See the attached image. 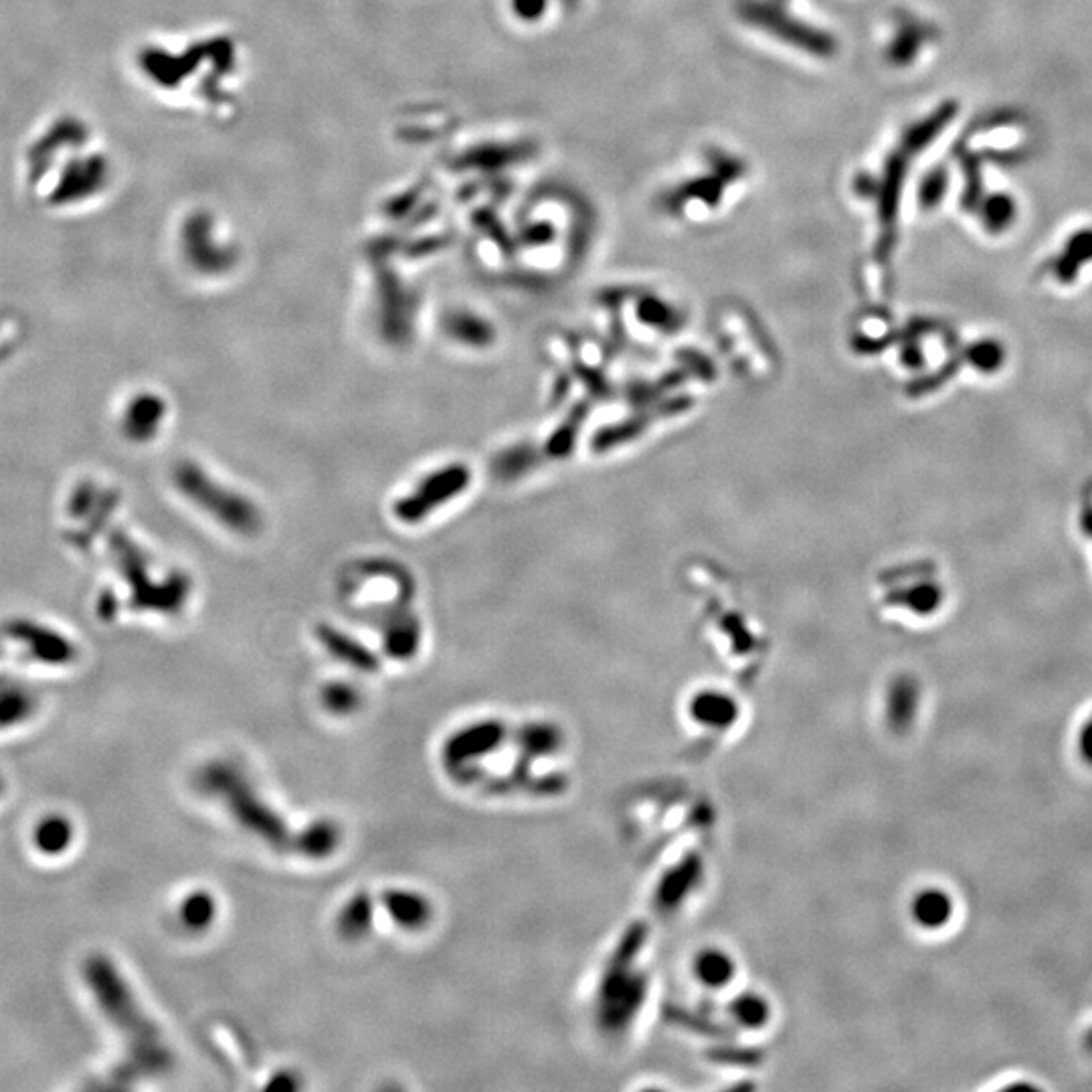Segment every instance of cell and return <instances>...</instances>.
Listing matches in <instances>:
<instances>
[{
	"mask_svg": "<svg viewBox=\"0 0 1092 1092\" xmlns=\"http://www.w3.org/2000/svg\"><path fill=\"white\" fill-rule=\"evenodd\" d=\"M84 979L92 989L104 1018L114 1026L126 1044L128 1064H124L114 1078L122 1080L130 1070L134 1074H156L167 1070L173 1056L163 1044L161 1032L146 1016L114 963L106 957L88 959Z\"/></svg>",
	"mask_w": 1092,
	"mask_h": 1092,
	"instance_id": "cell-1",
	"label": "cell"
},
{
	"mask_svg": "<svg viewBox=\"0 0 1092 1092\" xmlns=\"http://www.w3.org/2000/svg\"><path fill=\"white\" fill-rule=\"evenodd\" d=\"M201 784L217 798H223L229 812L250 831L273 847H295L285 821H281L279 816L273 814L262 798H258L254 788H250L246 779L238 771H233V767L223 763L207 767Z\"/></svg>",
	"mask_w": 1092,
	"mask_h": 1092,
	"instance_id": "cell-2",
	"label": "cell"
},
{
	"mask_svg": "<svg viewBox=\"0 0 1092 1092\" xmlns=\"http://www.w3.org/2000/svg\"><path fill=\"white\" fill-rule=\"evenodd\" d=\"M739 973V963L731 951L709 945L696 951L690 963V975L698 987L705 991H725L733 985Z\"/></svg>",
	"mask_w": 1092,
	"mask_h": 1092,
	"instance_id": "cell-3",
	"label": "cell"
},
{
	"mask_svg": "<svg viewBox=\"0 0 1092 1092\" xmlns=\"http://www.w3.org/2000/svg\"><path fill=\"white\" fill-rule=\"evenodd\" d=\"M384 910L403 928H423L431 916V902L415 890H386L380 898Z\"/></svg>",
	"mask_w": 1092,
	"mask_h": 1092,
	"instance_id": "cell-4",
	"label": "cell"
},
{
	"mask_svg": "<svg viewBox=\"0 0 1092 1092\" xmlns=\"http://www.w3.org/2000/svg\"><path fill=\"white\" fill-rule=\"evenodd\" d=\"M692 723L709 731H727L739 719L735 702L725 694H700L690 707Z\"/></svg>",
	"mask_w": 1092,
	"mask_h": 1092,
	"instance_id": "cell-5",
	"label": "cell"
},
{
	"mask_svg": "<svg viewBox=\"0 0 1092 1092\" xmlns=\"http://www.w3.org/2000/svg\"><path fill=\"white\" fill-rule=\"evenodd\" d=\"M953 898L941 888H924L910 902L912 920L928 930L943 928L953 918Z\"/></svg>",
	"mask_w": 1092,
	"mask_h": 1092,
	"instance_id": "cell-6",
	"label": "cell"
},
{
	"mask_svg": "<svg viewBox=\"0 0 1092 1092\" xmlns=\"http://www.w3.org/2000/svg\"><path fill=\"white\" fill-rule=\"evenodd\" d=\"M73 823L65 816H47L33 829V843L45 855H61L73 841Z\"/></svg>",
	"mask_w": 1092,
	"mask_h": 1092,
	"instance_id": "cell-7",
	"label": "cell"
},
{
	"mask_svg": "<svg viewBox=\"0 0 1092 1092\" xmlns=\"http://www.w3.org/2000/svg\"><path fill=\"white\" fill-rule=\"evenodd\" d=\"M372 924V902L368 894L352 896L338 916V930L346 939H362Z\"/></svg>",
	"mask_w": 1092,
	"mask_h": 1092,
	"instance_id": "cell-8",
	"label": "cell"
},
{
	"mask_svg": "<svg viewBox=\"0 0 1092 1092\" xmlns=\"http://www.w3.org/2000/svg\"><path fill=\"white\" fill-rule=\"evenodd\" d=\"M731 1016L745 1030H761L769 1022L771 1007L761 993H739L731 1003Z\"/></svg>",
	"mask_w": 1092,
	"mask_h": 1092,
	"instance_id": "cell-9",
	"label": "cell"
},
{
	"mask_svg": "<svg viewBox=\"0 0 1092 1092\" xmlns=\"http://www.w3.org/2000/svg\"><path fill=\"white\" fill-rule=\"evenodd\" d=\"M215 912H217V904L213 896L203 890L185 896L179 908V916L189 930L207 928L215 920Z\"/></svg>",
	"mask_w": 1092,
	"mask_h": 1092,
	"instance_id": "cell-10",
	"label": "cell"
},
{
	"mask_svg": "<svg viewBox=\"0 0 1092 1092\" xmlns=\"http://www.w3.org/2000/svg\"><path fill=\"white\" fill-rule=\"evenodd\" d=\"M33 713V702L25 692H0V731H11L25 723Z\"/></svg>",
	"mask_w": 1092,
	"mask_h": 1092,
	"instance_id": "cell-11",
	"label": "cell"
},
{
	"mask_svg": "<svg viewBox=\"0 0 1092 1092\" xmlns=\"http://www.w3.org/2000/svg\"><path fill=\"white\" fill-rule=\"evenodd\" d=\"M326 705L334 713H350L352 707L356 705V698L352 696V692L348 688H334L330 692V698H326Z\"/></svg>",
	"mask_w": 1092,
	"mask_h": 1092,
	"instance_id": "cell-12",
	"label": "cell"
},
{
	"mask_svg": "<svg viewBox=\"0 0 1092 1092\" xmlns=\"http://www.w3.org/2000/svg\"><path fill=\"white\" fill-rule=\"evenodd\" d=\"M1078 749H1080V755L1086 763L1092 765V717L1090 721L1084 725L1082 733H1080V741H1078Z\"/></svg>",
	"mask_w": 1092,
	"mask_h": 1092,
	"instance_id": "cell-13",
	"label": "cell"
}]
</instances>
